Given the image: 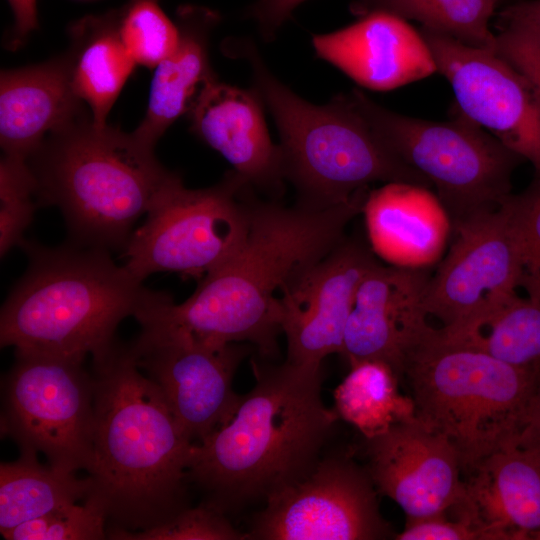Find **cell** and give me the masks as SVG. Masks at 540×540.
I'll use <instances>...</instances> for the list:
<instances>
[{
    "label": "cell",
    "instance_id": "cell-1",
    "mask_svg": "<svg viewBox=\"0 0 540 540\" xmlns=\"http://www.w3.org/2000/svg\"><path fill=\"white\" fill-rule=\"evenodd\" d=\"M368 192L327 209L254 200L245 240L220 266L199 280L182 303L165 294L136 320L140 338L207 344L246 343L258 357L279 354L281 288L326 256L362 213Z\"/></svg>",
    "mask_w": 540,
    "mask_h": 540
},
{
    "label": "cell",
    "instance_id": "cell-2",
    "mask_svg": "<svg viewBox=\"0 0 540 540\" xmlns=\"http://www.w3.org/2000/svg\"><path fill=\"white\" fill-rule=\"evenodd\" d=\"M255 384L233 416L192 444L187 480L204 503L237 515L305 479L339 417L322 399V365L252 360Z\"/></svg>",
    "mask_w": 540,
    "mask_h": 540
},
{
    "label": "cell",
    "instance_id": "cell-3",
    "mask_svg": "<svg viewBox=\"0 0 540 540\" xmlns=\"http://www.w3.org/2000/svg\"><path fill=\"white\" fill-rule=\"evenodd\" d=\"M93 452L87 497L99 501L108 528L141 531L190 506V440L159 387L138 367L129 344L92 357Z\"/></svg>",
    "mask_w": 540,
    "mask_h": 540
},
{
    "label": "cell",
    "instance_id": "cell-4",
    "mask_svg": "<svg viewBox=\"0 0 540 540\" xmlns=\"http://www.w3.org/2000/svg\"><path fill=\"white\" fill-rule=\"evenodd\" d=\"M21 247L28 267L1 308V347L84 361L107 351L121 321L136 319L164 293L144 287L103 249Z\"/></svg>",
    "mask_w": 540,
    "mask_h": 540
},
{
    "label": "cell",
    "instance_id": "cell-5",
    "mask_svg": "<svg viewBox=\"0 0 540 540\" xmlns=\"http://www.w3.org/2000/svg\"><path fill=\"white\" fill-rule=\"evenodd\" d=\"M39 206L57 207L76 245L124 250L136 222L180 176L134 132L91 116L50 134L27 159Z\"/></svg>",
    "mask_w": 540,
    "mask_h": 540
},
{
    "label": "cell",
    "instance_id": "cell-6",
    "mask_svg": "<svg viewBox=\"0 0 540 540\" xmlns=\"http://www.w3.org/2000/svg\"><path fill=\"white\" fill-rule=\"evenodd\" d=\"M253 72L254 89L268 106L280 135L282 172L300 205L327 209L349 202L375 182H405L431 189L397 158L358 111L349 94L312 104L279 81L254 43L236 44Z\"/></svg>",
    "mask_w": 540,
    "mask_h": 540
},
{
    "label": "cell",
    "instance_id": "cell-7",
    "mask_svg": "<svg viewBox=\"0 0 540 540\" xmlns=\"http://www.w3.org/2000/svg\"><path fill=\"white\" fill-rule=\"evenodd\" d=\"M539 373L444 340L430 326L406 356L401 384L415 417L453 445L470 473L517 438Z\"/></svg>",
    "mask_w": 540,
    "mask_h": 540
},
{
    "label": "cell",
    "instance_id": "cell-8",
    "mask_svg": "<svg viewBox=\"0 0 540 540\" xmlns=\"http://www.w3.org/2000/svg\"><path fill=\"white\" fill-rule=\"evenodd\" d=\"M348 94L389 150L436 189L452 225L512 194L524 160L457 109L450 121H430L389 110L358 89Z\"/></svg>",
    "mask_w": 540,
    "mask_h": 540
},
{
    "label": "cell",
    "instance_id": "cell-9",
    "mask_svg": "<svg viewBox=\"0 0 540 540\" xmlns=\"http://www.w3.org/2000/svg\"><path fill=\"white\" fill-rule=\"evenodd\" d=\"M252 190L233 169L204 189L186 188L180 177L133 231L123 250L124 266L141 281L156 272L202 279L245 240Z\"/></svg>",
    "mask_w": 540,
    "mask_h": 540
},
{
    "label": "cell",
    "instance_id": "cell-10",
    "mask_svg": "<svg viewBox=\"0 0 540 540\" xmlns=\"http://www.w3.org/2000/svg\"><path fill=\"white\" fill-rule=\"evenodd\" d=\"M84 361L15 351L5 377L2 432L20 452L42 453L50 466L88 471L94 434V383Z\"/></svg>",
    "mask_w": 540,
    "mask_h": 540
},
{
    "label": "cell",
    "instance_id": "cell-11",
    "mask_svg": "<svg viewBox=\"0 0 540 540\" xmlns=\"http://www.w3.org/2000/svg\"><path fill=\"white\" fill-rule=\"evenodd\" d=\"M365 465L349 453L322 456L302 481L256 512L248 540H380L395 534L383 518Z\"/></svg>",
    "mask_w": 540,
    "mask_h": 540
},
{
    "label": "cell",
    "instance_id": "cell-12",
    "mask_svg": "<svg viewBox=\"0 0 540 540\" xmlns=\"http://www.w3.org/2000/svg\"><path fill=\"white\" fill-rule=\"evenodd\" d=\"M455 239L430 276L424 311L448 333L476 320L517 293L524 274L521 242L507 209L454 223Z\"/></svg>",
    "mask_w": 540,
    "mask_h": 540
},
{
    "label": "cell",
    "instance_id": "cell-13",
    "mask_svg": "<svg viewBox=\"0 0 540 540\" xmlns=\"http://www.w3.org/2000/svg\"><path fill=\"white\" fill-rule=\"evenodd\" d=\"M457 110L523 160L540 177V93L495 51L474 48L421 27Z\"/></svg>",
    "mask_w": 540,
    "mask_h": 540
},
{
    "label": "cell",
    "instance_id": "cell-14",
    "mask_svg": "<svg viewBox=\"0 0 540 540\" xmlns=\"http://www.w3.org/2000/svg\"><path fill=\"white\" fill-rule=\"evenodd\" d=\"M129 345L136 364L159 387L192 444L226 423L237 410L242 395L233 390V379L251 345L138 337Z\"/></svg>",
    "mask_w": 540,
    "mask_h": 540
},
{
    "label": "cell",
    "instance_id": "cell-15",
    "mask_svg": "<svg viewBox=\"0 0 540 540\" xmlns=\"http://www.w3.org/2000/svg\"><path fill=\"white\" fill-rule=\"evenodd\" d=\"M378 260L357 238H345L326 256L296 273L280 291L281 328L289 362L322 365L342 354L357 289Z\"/></svg>",
    "mask_w": 540,
    "mask_h": 540
},
{
    "label": "cell",
    "instance_id": "cell-16",
    "mask_svg": "<svg viewBox=\"0 0 540 540\" xmlns=\"http://www.w3.org/2000/svg\"><path fill=\"white\" fill-rule=\"evenodd\" d=\"M363 453L378 492L392 499L406 519L445 513L464 500L457 451L415 416L382 434L363 437Z\"/></svg>",
    "mask_w": 540,
    "mask_h": 540
},
{
    "label": "cell",
    "instance_id": "cell-17",
    "mask_svg": "<svg viewBox=\"0 0 540 540\" xmlns=\"http://www.w3.org/2000/svg\"><path fill=\"white\" fill-rule=\"evenodd\" d=\"M430 276L425 268L379 261L371 267L357 289L345 331L341 355L349 365L381 361L401 382L406 356L430 328L424 311Z\"/></svg>",
    "mask_w": 540,
    "mask_h": 540
},
{
    "label": "cell",
    "instance_id": "cell-18",
    "mask_svg": "<svg viewBox=\"0 0 540 540\" xmlns=\"http://www.w3.org/2000/svg\"><path fill=\"white\" fill-rule=\"evenodd\" d=\"M312 43L320 58L371 90H393L437 72L421 32L385 11H372L345 28L315 35Z\"/></svg>",
    "mask_w": 540,
    "mask_h": 540
},
{
    "label": "cell",
    "instance_id": "cell-19",
    "mask_svg": "<svg viewBox=\"0 0 540 540\" xmlns=\"http://www.w3.org/2000/svg\"><path fill=\"white\" fill-rule=\"evenodd\" d=\"M262 99L253 89L218 80L207 86L188 112L191 130L219 152L250 187L283 192L281 151L266 127Z\"/></svg>",
    "mask_w": 540,
    "mask_h": 540
},
{
    "label": "cell",
    "instance_id": "cell-20",
    "mask_svg": "<svg viewBox=\"0 0 540 540\" xmlns=\"http://www.w3.org/2000/svg\"><path fill=\"white\" fill-rule=\"evenodd\" d=\"M455 506L490 540H530L540 530V453L516 439L484 458Z\"/></svg>",
    "mask_w": 540,
    "mask_h": 540
},
{
    "label": "cell",
    "instance_id": "cell-21",
    "mask_svg": "<svg viewBox=\"0 0 540 540\" xmlns=\"http://www.w3.org/2000/svg\"><path fill=\"white\" fill-rule=\"evenodd\" d=\"M66 54L1 71L0 144L5 155L28 159L52 133L87 115Z\"/></svg>",
    "mask_w": 540,
    "mask_h": 540
},
{
    "label": "cell",
    "instance_id": "cell-22",
    "mask_svg": "<svg viewBox=\"0 0 540 540\" xmlns=\"http://www.w3.org/2000/svg\"><path fill=\"white\" fill-rule=\"evenodd\" d=\"M370 248L389 265L426 268L443 254L452 222L430 188L390 182L368 192L363 205Z\"/></svg>",
    "mask_w": 540,
    "mask_h": 540
},
{
    "label": "cell",
    "instance_id": "cell-23",
    "mask_svg": "<svg viewBox=\"0 0 540 540\" xmlns=\"http://www.w3.org/2000/svg\"><path fill=\"white\" fill-rule=\"evenodd\" d=\"M218 15L203 7L185 6L177 13L179 40L156 67L146 114L133 131L155 147L166 130L188 113L200 93L218 80L209 58V38Z\"/></svg>",
    "mask_w": 540,
    "mask_h": 540
},
{
    "label": "cell",
    "instance_id": "cell-24",
    "mask_svg": "<svg viewBox=\"0 0 540 540\" xmlns=\"http://www.w3.org/2000/svg\"><path fill=\"white\" fill-rule=\"evenodd\" d=\"M76 94L89 107L96 125L107 116L137 65L118 32V14L86 18L72 33L66 53Z\"/></svg>",
    "mask_w": 540,
    "mask_h": 540
},
{
    "label": "cell",
    "instance_id": "cell-25",
    "mask_svg": "<svg viewBox=\"0 0 540 540\" xmlns=\"http://www.w3.org/2000/svg\"><path fill=\"white\" fill-rule=\"evenodd\" d=\"M37 453L20 452L0 465V532L39 518L61 506L85 500L91 480L38 461Z\"/></svg>",
    "mask_w": 540,
    "mask_h": 540
},
{
    "label": "cell",
    "instance_id": "cell-26",
    "mask_svg": "<svg viewBox=\"0 0 540 540\" xmlns=\"http://www.w3.org/2000/svg\"><path fill=\"white\" fill-rule=\"evenodd\" d=\"M434 331L513 366H540V301L529 296L515 293L458 330Z\"/></svg>",
    "mask_w": 540,
    "mask_h": 540
},
{
    "label": "cell",
    "instance_id": "cell-27",
    "mask_svg": "<svg viewBox=\"0 0 540 540\" xmlns=\"http://www.w3.org/2000/svg\"><path fill=\"white\" fill-rule=\"evenodd\" d=\"M400 379L384 362L365 360L350 371L334 390V410L364 438L384 433L398 422L415 416L409 394L400 390Z\"/></svg>",
    "mask_w": 540,
    "mask_h": 540
},
{
    "label": "cell",
    "instance_id": "cell-28",
    "mask_svg": "<svg viewBox=\"0 0 540 540\" xmlns=\"http://www.w3.org/2000/svg\"><path fill=\"white\" fill-rule=\"evenodd\" d=\"M498 0H356L353 11L361 16L385 11L413 19L423 28L465 45L495 51L496 35L489 21Z\"/></svg>",
    "mask_w": 540,
    "mask_h": 540
},
{
    "label": "cell",
    "instance_id": "cell-29",
    "mask_svg": "<svg viewBox=\"0 0 540 540\" xmlns=\"http://www.w3.org/2000/svg\"><path fill=\"white\" fill-rule=\"evenodd\" d=\"M118 32L136 64L155 68L176 48L179 31L158 0H130L118 14Z\"/></svg>",
    "mask_w": 540,
    "mask_h": 540
},
{
    "label": "cell",
    "instance_id": "cell-30",
    "mask_svg": "<svg viewBox=\"0 0 540 540\" xmlns=\"http://www.w3.org/2000/svg\"><path fill=\"white\" fill-rule=\"evenodd\" d=\"M37 185L28 161L5 155L0 161V254L23 244L37 202Z\"/></svg>",
    "mask_w": 540,
    "mask_h": 540
},
{
    "label": "cell",
    "instance_id": "cell-31",
    "mask_svg": "<svg viewBox=\"0 0 540 540\" xmlns=\"http://www.w3.org/2000/svg\"><path fill=\"white\" fill-rule=\"evenodd\" d=\"M107 529L104 506L87 497L83 504L61 506L0 533L6 540H102L107 538Z\"/></svg>",
    "mask_w": 540,
    "mask_h": 540
},
{
    "label": "cell",
    "instance_id": "cell-32",
    "mask_svg": "<svg viewBox=\"0 0 540 540\" xmlns=\"http://www.w3.org/2000/svg\"><path fill=\"white\" fill-rule=\"evenodd\" d=\"M107 538L116 540H248L222 512L200 503L178 512L168 521L141 531L108 528Z\"/></svg>",
    "mask_w": 540,
    "mask_h": 540
},
{
    "label": "cell",
    "instance_id": "cell-33",
    "mask_svg": "<svg viewBox=\"0 0 540 540\" xmlns=\"http://www.w3.org/2000/svg\"><path fill=\"white\" fill-rule=\"evenodd\" d=\"M501 205L509 212L522 246L524 274L520 287L540 301V177L535 175L524 191L510 194Z\"/></svg>",
    "mask_w": 540,
    "mask_h": 540
},
{
    "label": "cell",
    "instance_id": "cell-34",
    "mask_svg": "<svg viewBox=\"0 0 540 540\" xmlns=\"http://www.w3.org/2000/svg\"><path fill=\"white\" fill-rule=\"evenodd\" d=\"M446 513L419 519H406L397 540H490L488 533L473 520L457 513L456 520L447 518Z\"/></svg>",
    "mask_w": 540,
    "mask_h": 540
},
{
    "label": "cell",
    "instance_id": "cell-35",
    "mask_svg": "<svg viewBox=\"0 0 540 540\" xmlns=\"http://www.w3.org/2000/svg\"><path fill=\"white\" fill-rule=\"evenodd\" d=\"M495 52L525 75L540 93V38L513 28H500Z\"/></svg>",
    "mask_w": 540,
    "mask_h": 540
},
{
    "label": "cell",
    "instance_id": "cell-36",
    "mask_svg": "<svg viewBox=\"0 0 540 540\" xmlns=\"http://www.w3.org/2000/svg\"><path fill=\"white\" fill-rule=\"evenodd\" d=\"M305 0H257L249 16L257 23L262 37L270 41L291 12Z\"/></svg>",
    "mask_w": 540,
    "mask_h": 540
},
{
    "label": "cell",
    "instance_id": "cell-37",
    "mask_svg": "<svg viewBox=\"0 0 540 540\" xmlns=\"http://www.w3.org/2000/svg\"><path fill=\"white\" fill-rule=\"evenodd\" d=\"M498 29L513 28L540 38V0H523L506 6L498 18Z\"/></svg>",
    "mask_w": 540,
    "mask_h": 540
},
{
    "label": "cell",
    "instance_id": "cell-38",
    "mask_svg": "<svg viewBox=\"0 0 540 540\" xmlns=\"http://www.w3.org/2000/svg\"><path fill=\"white\" fill-rule=\"evenodd\" d=\"M516 440L540 453V373Z\"/></svg>",
    "mask_w": 540,
    "mask_h": 540
},
{
    "label": "cell",
    "instance_id": "cell-39",
    "mask_svg": "<svg viewBox=\"0 0 540 540\" xmlns=\"http://www.w3.org/2000/svg\"><path fill=\"white\" fill-rule=\"evenodd\" d=\"M15 18L11 47L18 46L37 27L36 0H8Z\"/></svg>",
    "mask_w": 540,
    "mask_h": 540
},
{
    "label": "cell",
    "instance_id": "cell-40",
    "mask_svg": "<svg viewBox=\"0 0 540 540\" xmlns=\"http://www.w3.org/2000/svg\"><path fill=\"white\" fill-rule=\"evenodd\" d=\"M533 540H540V530L536 533H534L531 537Z\"/></svg>",
    "mask_w": 540,
    "mask_h": 540
}]
</instances>
